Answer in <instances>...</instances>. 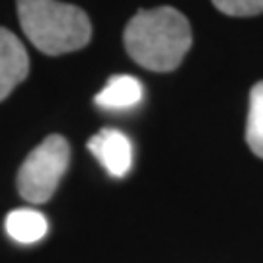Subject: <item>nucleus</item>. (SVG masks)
Segmentation results:
<instances>
[{
    "label": "nucleus",
    "instance_id": "obj_1",
    "mask_svg": "<svg viewBox=\"0 0 263 263\" xmlns=\"http://www.w3.org/2000/svg\"><path fill=\"white\" fill-rule=\"evenodd\" d=\"M125 49L137 65L154 72H170L183 61L191 47V26L176 8L141 10L123 33Z\"/></svg>",
    "mask_w": 263,
    "mask_h": 263
},
{
    "label": "nucleus",
    "instance_id": "obj_2",
    "mask_svg": "<svg viewBox=\"0 0 263 263\" xmlns=\"http://www.w3.org/2000/svg\"><path fill=\"white\" fill-rule=\"evenodd\" d=\"M26 37L45 55L72 53L88 45L92 24L84 10L57 0H16Z\"/></svg>",
    "mask_w": 263,
    "mask_h": 263
},
{
    "label": "nucleus",
    "instance_id": "obj_3",
    "mask_svg": "<svg viewBox=\"0 0 263 263\" xmlns=\"http://www.w3.org/2000/svg\"><path fill=\"white\" fill-rule=\"evenodd\" d=\"M70 160L68 142L51 135L28 154L18 172V191L29 203H45L53 197Z\"/></svg>",
    "mask_w": 263,
    "mask_h": 263
},
{
    "label": "nucleus",
    "instance_id": "obj_4",
    "mask_svg": "<svg viewBox=\"0 0 263 263\" xmlns=\"http://www.w3.org/2000/svg\"><path fill=\"white\" fill-rule=\"evenodd\" d=\"M88 151L113 178H125L133 166V144L117 129H102L88 141Z\"/></svg>",
    "mask_w": 263,
    "mask_h": 263
},
{
    "label": "nucleus",
    "instance_id": "obj_5",
    "mask_svg": "<svg viewBox=\"0 0 263 263\" xmlns=\"http://www.w3.org/2000/svg\"><path fill=\"white\" fill-rule=\"evenodd\" d=\"M28 51L12 31L0 28V102L28 76Z\"/></svg>",
    "mask_w": 263,
    "mask_h": 263
},
{
    "label": "nucleus",
    "instance_id": "obj_6",
    "mask_svg": "<svg viewBox=\"0 0 263 263\" xmlns=\"http://www.w3.org/2000/svg\"><path fill=\"white\" fill-rule=\"evenodd\" d=\"M142 84L129 74H117L107 80L102 92L96 96V104L104 109H129L141 104Z\"/></svg>",
    "mask_w": 263,
    "mask_h": 263
},
{
    "label": "nucleus",
    "instance_id": "obj_7",
    "mask_svg": "<svg viewBox=\"0 0 263 263\" xmlns=\"http://www.w3.org/2000/svg\"><path fill=\"white\" fill-rule=\"evenodd\" d=\"M49 230L47 218L35 209H16L6 216V232L20 244H35Z\"/></svg>",
    "mask_w": 263,
    "mask_h": 263
},
{
    "label": "nucleus",
    "instance_id": "obj_8",
    "mask_svg": "<svg viewBox=\"0 0 263 263\" xmlns=\"http://www.w3.org/2000/svg\"><path fill=\"white\" fill-rule=\"evenodd\" d=\"M246 141L255 156L263 158V82H257L250 92Z\"/></svg>",
    "mask_w": 263,
    "mask_h": 263
},
{
    "label": "nucleus",
    "instance_id": "obj_9",
    "mask_svg": "<svg viewBox=\"0 0 263 263\" xmlns=\"http://www.w3.org/2000/svg\"><path fill=\"white\" fill-rule=\"evenodd\" d=\"M213 4L222 14L236 18L263 14V0H213Z\"/></svg>",
    "mask_w": 263,
    "mask_h": 263
}]
</instances>
